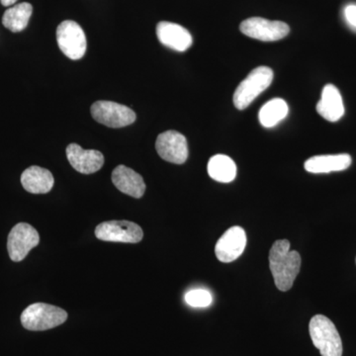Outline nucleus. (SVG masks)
I'll return each instance as SVG.
<instances>
[{
  "instance_id": "nucleus-1",
  "label": "nucleus",
  "mask_w": 356,
  "mask_h": 356,
  "mask_svg": "<svg viewBox=\"0 0 356 356\" xmlns=\"http://www.w3.org/2000/svg\"><path fill=\"white\" fill-rule=\"evenodd\" d=\"M268 259L277 289L282 292L291 289L301 268V255L299 252L290 250L289 241L278 240L271 247Z\"/></svg>"
},
{
  "instance_id": "nucleus-2",
  "label": "nucleus",
  "mask_w": 356,
  "mask_h": 356,
  "mask_svg": "<svg viewBox=\"0 0 356 356\" xmlns=\"http://www.w3.org/2000/svg\"><path fill=\"white\" fill-rule=\"evenodd\" d=\"M309 332L314 346L322 356L343 355V343L336 325L329 318L316 315L311 318Z\"/></svg>"
},
{
  "instance_id": "nucleus-3",
  "label": "nucleus",
  "mask_w": 356,
  "mask_h": 356,
  "mask_svg": "<svg viewBox=\"0 0 356 356\" xmlns=\"http://www.w3.org/2000/svg\"><path fill=\"white\" fill-rule=\"evenodd\" d=\"M67 313L64 309L44 303H35L23 311L21 323L26 330L47 331L64 324Z\"/></svg>"
},
{
  "instance_id": "nucleus-4",
  "label": "nucleus",
  "mask_w": 356,
  "mask_h": 356,
  "mask_svg": "<svg viewBox=\"0 0 356 356\" xmlns=\"http://www.w3.org/2000/svg\"><path fill=\"white\" fill-rule=\"evenodd\" d=\"M273 76V70L270 67H259L252 70L234 93V104L236 108H248L257 96L261 95L270 86Z\"/></svg>"
},
{
  "instance_id": "nucleus-5",
  "label": "nucleus",
  "mask_w": 356,
  "mask_h": 356,
  "mask_svg": "<svg viewBox=\"0 0 356 356\" xmlns=\"http://www.w3.org/2000/svg\"><path fill=\"white\" fill-rule=\"evenodd\" d=\"M57 42L60 51L70 60L83 58L88 48L83 28L72 20L64 21L58 25Z\"/></svg>"
},
{
  "instance_id": "nucleus-6",
  "label": "nucleus",
  "mask_w": 356,
  "mask_h": 356,
  "mask_svg": "<svg viewBox=\"0 0 356 356\" xmlns=\"http://www.w3.org/2000/svg\"><path fill=\"white\" fill-rule=\"evenodd\" d=\"M91 115L98 123L109 128H123L136 121L132 109L113 102H96L91 106Z\"/></svg>"
},
{
  "instance_id": "nucleus-7",
  "label": "nucleus",
  "mask_w": 356,
  "mask_h": 356,
  "mask_svg": "<svg viewBox=\"0 0 356 356\" xmlns=\"http://www.w3.org/2000/svg\"><path fill=\"white\" fill-rule=\"evenodd\" d=\"M39 243V233L34 227L27 222L16 225L9 233L7 240V250L11 261H22Z\"/></svg>"
},
{
  "instance_id": "nucleus-8",
  "label": "nucleus",
  "mask_w": 356,
  "mask_h": 356,
  "mask_svg": "<svg viewBox=\"0 0 356 356\" xmlns=\"http://www.w3.org/2000/svg\"><path fill=\"white\" fill-rule=\"evenodd\" d=\"M240 30L245 36L262 42L280 41L285 38L290 32L289 26L286 23L261 17L248 18L243 21Z\"/></svg>"
},
{
  "instance_id": "nucleus-9",
  "label": "nucleus",
  "mask_w": 356,
  "mask_h": 356,
  "mask_svg": "<svg viewBox=\"0 0 356 356\" xmlns=\"http://www.w3.org/2000/svg\"><path fill=\"white\" fill-rule=\"evenodd\" d=\"M95 236L104 242L137 243L143 240L144 232L136 222L108 221L96 227Z\"/></svg>"
},
{
  "instance_id": "nucleus-10",
  "label": "nucleus",
  "mask_w": 356,
  "mask_h": 356,
  "mask_svg": "<svg viewBox=\"0 0 356 356\" xmlns=\"http://www.w3.org/2000/svg\"><path fill=\"white\" fill-rule=\"evenodd\" d=\"M156 149L161 159L175 165H182L188 159L186 138L177 131L161 133L156 139Z\"/></svg>"
},
{
  "instance_id": "nucleus-11",
  "label": "nucleus",
  "mask_w": 356,
  "mask_h": 356,
  "mask_svg": "<svg viewBox=\"0 0 356 356\" xmlns=\"http://www.w3.org/2000/svg\"><path fill=\"white\" fill-rule=\"evenodd\" d=\"M247 245V234L242 227H232L225 232L215 247V254L220 261L229 264L243 254Z\"/></svg>"
},
{
  "instance_id": "nucleus-12",
  "label": "nucleus",
  "mask_w": 356,
  "mask_h": 356,
  "mask_svg": "<svg viewBox=\"0 0 356 356\" xmlns=\"http://www.w3.org/2000/svg\"><path fill=\"white\" fill-rule=\"evenodd\" d=\"M67 158L70 165L76 172L91 175L102 170L104 156L96 149H84L77 144H70L67 147Z\"/></svg>"
},
{
  "instance_id": "nucleus-13",
  "label": "nucleus",
  "mask_w": 356,
  "mask_h": 356,
  "mask_svg": "<svg viewBox=\"0 0 356 356\" xmlns=\"http://www.w3.org/2000/svg\"><path fill=\"white\" fill-rule=\"evenodd\" d=\"M156 36L163 46L177 51L188 50L193 42L188 30L168 21H161L156 26Z\"/></svg>"
},
{
  "instance_id": "nucleus-14",
  "label": "nucleus",
  "mask_w": 356,
  "mask_h": 356,
  "mask_svg": "<svg viewBox=\"0 0 356 356\" xmlns=\"http://www.w3.org/2000/svg\"><path fill=\"white\" fill-rule=\"evenodd\" d=\"M112 181L116 188L131 197L139 199L146 191V184L139 173L125 165H118L112 172Z\"/></svg>"
},
{
  "instance_id": "nucleus-15",
  "label": "nucleus",
  "mask_w": 356,
  "mask_h": 356,
  "mask_svg": "<svg viewBox=\"0 0 356 356\" xmlns=\"http://www.w3.org/2000/svg\"><path fill=\"white\" fill-rule=\"evenodd\" d=\"M353 159L348 154H324L307 159L304 168L310 173L343 172L350 168Z\"/></svg>"
},
{
  "instance_id": "nucleus-16",
  "label": "nucleus",
  "mask_w": 356,
  "mask_h": 356,
  "mask_svg": "<svg viewBox=\"0 0 356 356\" xmlns=\"http://www.w3.org/2000/svg\"><path fill=\"white\" fill-rule=\"evenodd\" d=\"M317 112L330 122L339 121L344 114L343 97L336 86L327 84L322 91V97L318 102Z\"/></svg>"
},
{
  "instance_id": "nucleus-17",
  "label": "nucleus",
  "mask_w": 356,
  "mask_h": 356,
  "mask_svg": "<svg viewBox=\"0 0 356 356\" xmlns=\"http://www.w3.org/2000/svg\"><path fill=\"white\" fill-rule=\"evenodd\" d=\"M21 184L26 191L33 194L48 193L53 188L55 180L50 170L33 165L21 175Z\"/></svg>"
},
{
  "instance_id": "nucleus-18",
  "label": "nucleus",
  "mask_w": 356,
  "mask_h": 356,
  "mask_svg": "<svg viewBox=\"0 0 356 356\" xmlns=\"http://www.w3.org/2000/svg\"><path fill=\"white\" fill-rule=\"evenodd\" d=\"M208 175L212 179L222 184H229L236 177L235 161L225 154H216L210 159L207 166Z\"/></svg>"
},
{
  "instance_id": "nucleus-19",
  "label": "nucleus",
  "mask_w": 356,
  "mask_h": 356,
  "mask_svg": "<svg viewBox=\"0 0 356 356\" xmlns=\"http://www.w3.org/2000/svg\"><path fill=\"white\" fill-rule=\"evenodd\" d=\"M33 7L31 4L24 2V3L17 4V6L10 7L7 9L2 17V24L11 32L17 33L23 31L27 27L31 18Z\"/></svg>"
},
{
  "instance_id": "nucleus-20",
  "label": "nucleus",
  "mask_w": 356,
  "mask_h": 356,
  "mask_svg": "<svg viewBox=\"0 0 356 356\" xmlns=\"http://www.w3.org/2000/svg\"><path fill=\"white\" fill-rule=\"evenodd\" d=\"M288 111L289 108L285 100L274 98L266 102L259 110V122L264 128H273L286 118Z\"/></svg>"
},
{
  "instance_id": "nucleus-21",
  "label": "nucleus",
  "mask_w": 356,
  "mask_h": 356,
  "mask_svg": "<svg viewBox=\"0 0 356 356\" xmlns=\"http://www.w3.org/2000/svg\"><path fill=\"white\" fill-rule=\"evenodd\" d=\"M185 301L193 308H206L212 304V295L205 289H194L185 294Z\"/></svg>"
},
{
  "instance_id": "nucleus-22",
  "label": "nucleus",
  "mask_w": 356,
  "mask_h": 356,
  "mask_svg": "<svg viewBox=\"0 0 356 356\" xmlns=\"http://www.w3.org/2000/svg\"><path fill=\"white\" fill-rule=\"evenodd\" d=\"M344 16L350 25L356 28V6H348L344 9Z\"/></svg>"
},
{
  "instance_id": "nucleus-23",
  "label": "nucleus",
  "mask_w": 356,
  "mask_h": 356,
  "mask_svg": "<svg viewBox=\"0 0 356 356\" xmlns=\"http://www.w3.org/2000/svg\"><path fill=\"white\" fill-rule=\"evenodd\" d=\"M16 1H17V0H0V2H1V4L3 6H13Z\"/></svg>"
}]
</instances>
